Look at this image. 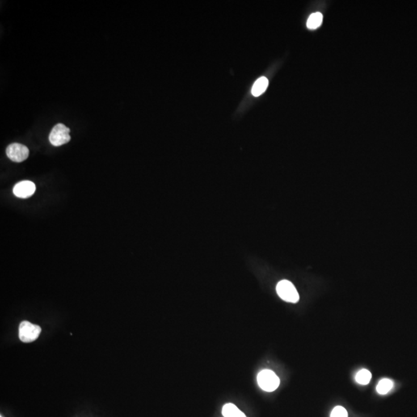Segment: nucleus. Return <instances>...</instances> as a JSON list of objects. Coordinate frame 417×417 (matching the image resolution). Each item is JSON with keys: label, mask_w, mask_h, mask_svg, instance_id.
<instances>
[{"label": "nucleus", "mask_w": 417, "mask_h": 417, "mask_svg": "<svg viewBox=\"0 0 417 417\" xmlns=\"http://www.w3.org/2000/svg\"><path fill=\"white\" fill-rule=\"evenodd\" d=\"M258 382L263 390L273 392L276 390L280 385V380L273 371L264 369L258 374Z\"/></svg>", "instance_id": "1"}, {"label": "nucleus", "mask_w": 417, "mask_h": 417, "mask_svg": "<svg viewBox=\"0 0 417 417\" xmlns=\"http://www.w3.org/2000/svg\"><path fill=\"white\" fill-rule=\"evenodd\" d=\"M277 293L279 297L290 303H297L299 301V295L292 282L283 280L277 285Z\"/></svg>", "instance_id": "2"}, {"label": "nucleus", "mask_w": 417, "mask_h": 417, "mask_svg": "<svg viewBox=\"0 0 417 417\" xmlns=\"http://www.w3.org/2000/svg\"><path fill=\"white\" fill-rule=\"evenodd\" d=\"M70 130L64 124L59 123L56 124L50 133V142L53 146L56 147L61 146L64 144H67L70 141Z\"/></svg>", "instance_id": "3"}, {"label": "nucleus", "mask_w": 417, "mask_h": 417, "mask_svg": "<svg viewBox=\"0 0 417 417\" xmlns=\"http://www.w3.org/2000/svg\"><path fill=\"white\" fill-rule=\"evenodd\" d=\"M40 333L41 328L29 321H22L19 325V337L22 342L26 343L34 342L40 336Z\"/></svg>", "instance_id": "4"}, {"label": "nucleus", "mask_w": 417, "mask_h": 417, "mask_svg": "<svg viewBox=\"0 0 417 417\" xmlns=\"http://www.w3.org/2000/svg\"><path fill=\"white\" fill-rule=\"evenodd\" d=\"M6 155L13 162H22L28 158L30 152L27 146L19 143H14L7 147Z\"/></svg>", "instance_id": "5"}, {"label": "nucleus", "mask_w": 417, "mask_h": 417, "mask_svg": "<svg viewBox=\"0 0 417 417\" xmlns=\"http://www.w3.org/2000/svg\"><path fill=\"white\" fill-rule=\"evenodd\" d=\"M36 191V186L31 181H22L15 185L14 193L17 197L27 199L34 195Z\"/></svg>", "instance_id": "6"}, {"label": "nucleus", "mask_w": 417, "mask_h": 417, "mask_svg": "<svg viewBox=\"0 0 417 417\" xmlns=\"http://www.w3.org/2000/svg\"><path fill=\"white\" fill-rule=\"evenodd\" d=\"M222 414L224 417H246V415L233 403L226 404L223 407Z\"/></svg>", "instance_id": "7"}, {"label": "nucleus", "mask_w": 417, "mask_h": 417, "mask_svg": "<svg viewBox=\"0 0 417 417\" xmlns=\"http://www.w3.org/2000/svg\"><path fill=\"white\" fill-rule=\"evenodd\" d=\"M268 86V80L266 77H262L254 83L252 87V94L255 97H258L264 92Z\"/></svg>", "instance_id": "8"}, {"label": "nucleus", "mask_w": 417, "mask_h": 417, "mask_svg": "<svg viewBox=\"0 0 417 417\" xmlns=\"http://www.w3.org/2000/svg\"><path fill=\"white\" fill-rule=\"evenodd\" d=\"M323 20V16L320 13L312 14L308 18L307 27L310 30H315L321 26Z\"/></svg>", "instance_id": "9"}, {"label": "nucleus", "mask_w": 417, "mask_h": 417, "mask_svg": "<svg viewBox=\"0 0 417 417\" xmlns=\"http://www.w3.org/2000/svg\"><path fill=\"white\" fill-rule=\"evenodd\" d=\"M393 382L389 379H383L379 382L376 386V391L380 395H385L389 393L391 389H393Z\"/></svg>", "instance_id": "10"}, {"label": "nucleus", "mask_w": 417, "mask_h": 417, "mask_svg": "<svg viewBox=\"0 0 417 417\" xmlns=\"http://www.w3.org/2000/svg\"><path fill=\"white\" fill-rule=\"evenodd\" d=\"M371 379H372V374L367 369H362L358 372L357 375L355 376V380L358 383L361 384V385H367L370 382Z\"/></svg>", "instance_id": "11"}, {"label": "nucleus", "mask_w": 417, "mask_h": 417, "mask_svg": "<svg viewBox=\"0 0 417 417\" xmlns=\"http://www.w3.org/2000/svg\"><path fill=\"white\" fill-rule=\"evenodd\" d=\"M330 417H348L347 410L342 406H336L333 409Z\"/></svg>", "instance_id": "12"}, {"label": "nucleus", "mask_w": 417, "mask_h": 417, "mask_svg": "<svg viewBox=\"0 0 417 417\" xmlns=\"http://www.w3.org/2000/svg\"></svg>", "instance_id": "13"}]
</instances>
